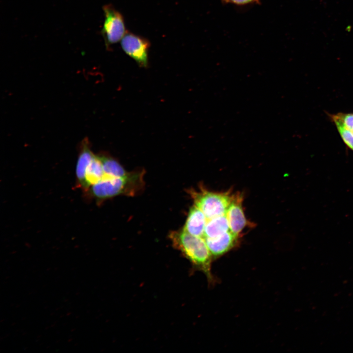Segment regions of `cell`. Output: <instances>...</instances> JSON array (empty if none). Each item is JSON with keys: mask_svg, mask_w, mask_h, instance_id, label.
Instances as JSON below:
<instances>
[{"mask_svg": "<svg viewBox=\"0 0 353 353\" xmlns=\"http://www.w3.org/2000/svg\"><path fill=\"white\" fill-rule=\"evenodd\" d=\"M169 237L173 246L181 252L196 270L202 272L209 283H214L211 273L212 255L203 238L191 235L183 229L172 232Z\"/></svg>", "mask_w": 353, "mask_h": 353, "instance_id": "cell-1", "label": "cell"}, {"mask_svg": "<svg viewBox=\"0 0 353 353\" xmlns=\"http://www.w3.org/2000/svg\"><path fill=\"white\" fill-rule=\"evenodd\" d=\"M141 176L130 174L123 177L104 176L88 189L91 195L99 200H103L122 194L133 193L136 186L141 185Z\"/></svg>", "mask_w": 353, "mask_h": 353, "instance_id": "cell-2", "label": "cell"}, {"mask_svg": "<svg viewBox=\"0 0 353 353\" xmlns=\"http://www.w3.org/2000/svg\"><path fill=\"white\" fill-rule=\"evenodd\" d=\"M195 205L204 213L207 219L225 215L231 202L232 196L229 192H213L202 189L191 191Z\"/></svg>", "mask_w": 353, "mask_h": 353, "instance_id": "cell-3", "label": "cell"}, {"mask_svg": "<svg viewBox=\"0 0 353 353\" xmlns=\"http://www.w3.org/2000/svg\"><path fill=\"white\" fill-rule=\"evenodd\" d=\"M104 21L101 30L107 48L122 39L126 34L125 22L122 14L111 4L103 7Z\"/></svg>", "mask_w": 353, "mask_h": 353, "instance_id": "cell-4", "label": "cell"}, {"mask_svg": "<svg viewBox=\"0 0 353 353\" xmlns=\"http://www.w3.org/2000/svg\"><path fill=\"white\" fill-rule=\"evenodd\" d=\"M121 44L126 53L134 59L140 66L144 67L148 66L150 44L147 39L132 33L126 32Z\"/></svg>", "mask_w": 353, "mask_h": 353, "instance_id": "cell-5", "label": "cell"}, {"mask_svg": "<svg viewBox=\"0 0 353 353\" xmlns=\"http://www.w3.org/2000/svg\"><path fill=\"white\" fill-rule=\"evenodd\" d=\"M243 196L240 193L232 196L226 215L231 232L237 236L248 225L242 206Z\"/></svg>", "mask_w": 353, "mask_h": 353, "instance_id": "cell-6", "label": "cell"}, {"mask_svg": "<svg viewBox=\"0 0 353 353\" xmlns=\"http://www.w3.org/2000/svg\"><path fill=\"white\" fill-rule=\"evenodd\" d=\"M238 238L239 236L228 231L216 237L204 239L213 258L216 259L234 248L237 243Z\"/></svg>", "mask_w": 353, "mask_h": 353, "instance_id": "cell-7", "label": "cell"}, {"mask_svg": "<svg viewBox=\"0 0 353 353\" xmlns=\"http://www.w3.org/2000/svg\"><path fill=\"white\" fill-rule=\"evenodd\" d=\"M95 155L90 149L88 139L85 138L82 141L76 168V175L78 184L85 189L86 170Z\"/></svg>", "mask_w": 353, "mask_h": 353, "instance_id": "cell-8", "label": "cell"}, {"mask_svg": "<svg viewBox=\"0 0 353 353\" xmlns=\"http://www.w3.org/2000/svg\"><path fill=\"white\" fill-rule=\"evenodd\" d=\"M207 218L203 212L196 205L189 212L183 230L197 236L203 237Z\"/></svg>", "mask_w": 353, "mask_h": 353, "instance_id": "cell-9", "label": "cell"}, {"mask_svg": "<svg viewBox=\"0 0 353 353\" xmlns=\"http://www.w3.org/2000/svg\"><path fill=\"white\" fill-rule=\"evenodd\" d=\"M230 230L226 214L207 219L203 238H214Z\"/></svg>", "mask_w": 353, "mask_h": 353, "instance_id": "cell-10", "label": "cell"}, {"mask_svg": "<svg viewBox=\"0 0 353 353\" xmlns=\"http://www.w3.org/2000/svg\"><path fill=\"white\" fill-rule=\"evenodd\" d=\"M105 176L99 156L95 155L88 166L85 175L86 189L101 180Z\"/></svg>", "mask_w": 353, "mask_h": 353, "instance_id": "cell-11", "label": "cell"}, {"mask_svg": "<svg viewBox=\"0 0 353 353\" xmlns=\"http://www.w3.org/2000/svg\"><path fill=\"white\" fill-rule=\"evenodd\" d=\"M102 162L105 176L119 177L126 176L129 173L126 172L122 166L114 159L105 155L99 156Z\"/></svg>", "mask_w": 353, "mask_h": 353, "instance_id": "cell-12", "label": "cell"}, {"mask_svg": "<svg viewBox=\"0 0 353 353\" xmlns=\"http://www.w3.org/2000/svg\"><path fill=\"white\" fill-rule=\"evenodd\" d=\"M328 115L334 123L343 142L350 150L353 151V132L347 129L333 114H328Z\"/></svg>", "mask_w": 353, "mask_h": 353, "instance_id": "cell-13", "label": "cell"}, {"mask_svg": "<svg viewBox=\"0 0 353 353\" xmlns=\"http://www.w3.org/2000/svg\"><path fill=\"white\" fill-rule=\"evenodd\" d=\"M348 130L353 132V113H338L333 114Z\"/></svg>", "mask_w": 353, "mask_h": 353, "instance_id": "cell-14", "label": "cell"}, {"mask_svg": "<svg viewBox=\"0 0 353 353\" xmlns=\"http://www.w3.org/2000/svg\"><path fill=\"white\" fill-rule=\"evenodd\" d=\"M224 3L244 5L248 4L259 3V0H221Z\"/></svg>", "mask_w": 353, "mask_h": 353, "instance_id": "cell-15", "label": "cell"}]
</instances>
